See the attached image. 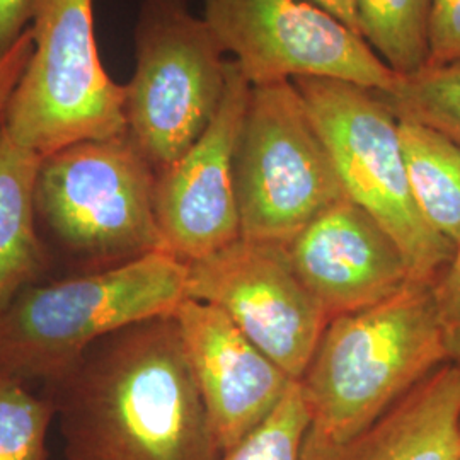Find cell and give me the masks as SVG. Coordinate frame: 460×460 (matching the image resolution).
Returning a JSON list of instances; mask_svg holds the SVG:
<instances>
[{
    "label": "cell",
    "mask_w": 460,
    "mask_h": 460,
    "mask_svg": "<svg viewBox=\"0 0 460 460\" xmlns=\"http://www.w3.org/2000/svg\"><path fill=\"white\" fill-rule=\"evenodd\" d=\"M186 358L226 454L296 384L215 305L186 298L174 313Z\"/></svg>",
    "instance_id": "obj_13"
},
{
    "label": "cell",
    "mask_w": 460,
    "mask_h": 460,
    "mask_svg": "<svg viewBox=\"0 0 460 460\" xmlns=\"http://www.w3.org/2000/svg\"><path fill=\"white\" fill-rule=\"evenodd\" d=\"M34 38L31 26L22 33L16 45L0 58V123L9 104V99L16 91L30 58L33 55Z\"/></svg>",
    "instance_id": "obj_23"
},
{
    "label": "cell",
    "mask_w": 460,
    "mask_h": 460,
    "mask_svg": "<svg viewBox=\"0 0 460 460\" xmlns=\"http://www.w3.org/2000/svg\"><path fill=\"white\" fill-rule=\"evenodd\" d=\"M49 394L0 370V460H51L49 431L55 420Z\"/></svg>",
    "instance_id": "obj_19"
},
{
    "label": "cell",
    "mask_w": 460,
    "mask_h": 460,
    "mask_svg": "<svg viewBox=\"0 0 460 460\" xmlns=\"http://www.w3.org/2000/svg\"><path fill=\"white\" fill-rule=\"evenodd\" d=\"M323 135L346 198L401 249L412 281L433 285L456 247L416 207L399 119L377 91L334 79H296Z\"/></svg>",
    "instance_id": "obj_6"
},
{
    "label": "cell",
    "mask_w": 460,
    "mask_h": 460,
    "mask_svg": "<svg viewBox=\"0 0 460 460\" xmlns=\"http://www.w3.org/2000/svg\"><path fill=\"white\" fill-rule=\"evenodd\" d=\"M186 0H144L125 84L128 135L159 172L191 147L222 102L229 60Z\"/></svg>",
    "instance_id": "obj_8"
},
{
    "label": "cell",
    "mask_w": 460,
    "mask_h": 460,
    "mask_svg": "<svg viewBox=\"0 0 460 460\" xmlns=\"http://www.w3.org/2000/svg\"><path fill=\"white\" fill-rule=\"evenodd\" d=\"M188 298L220 309L294 382L304 377L329 324L285 246L244 237L188 263Z\"/></svg>",
    "instance_id": "obj_10"
},
{
    "label": "cell",
    "mask_w": 460,
    "mask_h": 460,
    "mask_svg": "<svg viewBox=\"0 0 460 460\" xmlns=\"http://www.w3.org/2000/svg\"><path fill=\"white\" fill-rule=\"evenodd\" d=\"M66 460H222L174 315L119 329L49 385Z\"/></svg>",
    "instance_id": "obj_1"
},
{
    "label": "cell",
    "mask_w": 460,
    "mask_h": 460,
    "mask_svg": "<svg viewBox=\"0 0 460 460\" xmlns=\"http://www.w3.org/2000/svg\"><path fill=\"white\" fill-rule=\"evenodd\" d=\"M457 460H460V427H459V459Z\"/></svg>",
    "instance_id": "obj_26"
},
{
    "label": "cell",
    "mask_w": 460,
    "mask_h": 460,
    "mask_svg": "<svg viewBox=\"0 0 460 460\" xmlns=\"http://www.w3.org/2000/svg\"><path fill=\"white\" fill-rule=\"evenodd\" d=\"M234 169L244 239L285 246L346 198L328 146L294 81L252 85Z\"/></svg>",
    "instance_id": "obj_7"
},
{
    "label": "cell",
    "mask_w": 460,
    "mask_h": 460,
    "mask_svg": "<svg viewBox=\"0 0 460 460\" xmlns=\"http://www.w3.org/2000/svg\"><path fill=\"white\" fill-rule=\"evenodd\" d=\"M188 298V263L155 251L72 279L33 283L0 315V370L47 387L99 340L155 317Z\"/></svg>",
    "instance_id": "obj_3"
},
{
    "label": "cell",
    "mask_w": 460,
    "mask_h": 460,
    "mask_svg": "<svg viewBox=\"0 0 460 460\" xmlns=\"http://www.w3.org/2000/svg\"><path fill=\"white\" fill-rule=\"evenodd\" d=\"M285 251L329 321L377 305L412 281L394 239L348 198L317 215Z\"/></svg>",
    "instance_id": "obj_12"
},
{
    "label": "cell",
    "mask_w": 460,
    "mask_h": 460,
    "mask_svg": "<svg viewBox=\"0 0 460 460\" xmlns=\"http://www.w3.org/2000/svg\"><path fill=\"white\" fill-rule=\"evenodd\" d=\"M201 4V17L251 85L334 79L385 93L397 77L360 34L311 0Z\"/></svg>",
    "instance_id": "obj_9"
},
{
    "label": "cell",
    "mask_w": 460,
    "mask_h": 460,
    "mask_svg": "<svg viewBox=\"0 0 460 460\" xmlns=\"http://www.w3.org/2000/svg\"><path fill=\"white\" fill-rule=\"evenodd\" d=\"M433 298L442 331L447 363L460 368V246L433 283Z\"/></svg>",
    "instance_id": "obj_21"
},
{
    "label": "cell",
    "mask_w": 460,
    "mask_h": 460,
    "mask_svg": "<svg viewBox=\"0 0 460 460\" xmlns=\"http://www.w3.org/2000/svg\"><path fill=\"white\" fill-rule=\"evenodd\" d=\"M309 425V410L296 382L270 416L229 448L222 460H302Z\"/></svg>",
    "instance_id": "obj_20"
},
{
    "label": "cell",
    "mask_w": 460,
    "mask_h": 460,
    "mask_svg": "<svg viewBox=\"0 0 460 460\" xmlns=\"http://www.w3.org/2000/svg\"><path fill=\"white\" fill-rule=\"evenodd\" d=\"M315 5L328 11L331 16L340 19L349 30L358 33V14L357 0H311ZM360 34V33H358Z\"/></svg>",
    "instance_id": "obj_25"
},
{
    "label": "cell",
    "mask_w": 460,
    "mask_h": 460,
    "mask_svg": "<svg viewBox=\"0 0 460 460\" xmlns=\"http://www.w3.org/2000/svg\"><path fill=\"white\" fill-rule=\"evenodd\" d=\"M40 164L0 127V315L47 264L34 199Z\"/></svg>",
    "instance_id": "obj_15"
},
{
    "label": "cell",
    "mask_w": 460,
    "mask_h": 460,
    "mask_svg": "<svg viewBox=\"0 0 460 460\" xmlns=\"http://www.w3.org/2000/svg\"><path fill=\"white\" fill-rule=\"evenodd\" d=\"M380 96L397 119L425 125L460 146V66H427L397 75Z\"/></svg>",
    "instance_id": "obj_18"
},
{
    "label": "cell",
    "mask_w": 460,
    "mask_h": 460,
    "mask_svg": "<svg viewBox=\"0 0 460 460\" xmlns=\"http://www.w3.org/2000/svg\"><path fill=\"white\" fill-rule=\"evenodd\" d=\"M460 368L444 363L343 444L304 442L302 460L459 459Z\"/></svg>",
    "instance_id": "obj_14"
},
{
    "label": "cell",
    "mask_w": 460,
    "mask_h": 460,
    "mask_svg": "<svg viewBox=\"0 0 460 460\" xmlns=\"http://www.w3.org/2000/svg\"><path fill=\"white\" fill-rule=\"evenodd\" d=\"M155 176L128 133L62 148L38 169V224L84 273L165 251Z\"/></svg>",
    "instance_id": "obj_4"
},
{
    "label": "cell",
    "mask_w": 460,
    "mask_h": 460,
    "mask_svg": "<svg viewBox=\"0 0 460 460\" xmlns=\"http://www.w3.org/2000/svg\"><path fill=\"white\" fill-rule=\"evenodd\" d=\"M428 66H460V0H431Z\"/></svg>",
    "instance_id": "obj_22"
},
{
    "label": "cell",
    "mask_w": 460,
    "mask_h": 460,
    "mask_svg": "<svg viewBox=\"0 0 460 460\" xmlns=\"http://www.w3.org/2000/svg\"><path fill=\"white\" fill-rule=\"evenodd\" d=\"M399 140L418 210L460 246V146L425 125L399 119Z\"/></svg>",
    "instance_id": "obj_16"
},
{
    "label": "cell",
    "mask_w": 460,
    "mask_h": 460,
    "mask_svg": "<svg viewBox=\"0 0 460 460\" xmlns=\"http://www.w3.org/2000/svg\"><path fill=\"white\" fill-rule=\"evenodd\" d=\"M31 9L33 0H0V58L28 30Z\"/></svg>",
    "instance_id": "obj_24"
},
{
    "label": "cell",
    "mask_w": 460,
    "mask_h": 460,
    "mask_svg": "<svg viewBox=\"0 0 460 460\" xmlns=\"http://www.w3.org/2000/svg\"><path fill=\"white\" fill-rule=\"evenodd\" d=\"M358 33L397 75L428 66L431 0H357Z\"/></svg>",
    "instance_id": "obj_17"
},
{
    "label": "cell",
    "mask_w": 460,
    "mask_h": 460,
    "mask_svg": "<svg viewBox=\"0 0 460 460\" xmlns=\"http://www.w3.org/2000/svg\"><path fill=\"white\" fill-rule=\"evenodd\" d=\"M252 85L229 60L222 102L197 142L155 176V215L164 249L184 263L241 237L235 148Z\"/></svg>",
    "instance_id": "obj_11"
},
{
    "label": "cell",
    "mask_w": 460,
    "mask_h": 460,
    "mask_svg": "<svg viewBox=\"0 0 460 460\" xmlns=\"http://www.w3.org/2000/svg\"><path fill=\"white\" fill-rule=\"evenodd\" d=\"M447 363L433 285L329 321L298 380L311 425L305 440L343 444Z\"/></svg>",
    "instance_id": "obj_2"
},
{
    "label": "cell",
    "mask_w": 460,
    "mask_h": 460,
    "mask_svg": "<svg viewBox=\"0 0 460 460\" xmlns=\"http://www.w3.org/2000/svg\"><path fill=\"white\" fill-rule=\"evenodd\" d=\"M93 2L33 0V55L0 127L41 159L128 133L125 85L99 60Z\"/></svg>",
    "instance_id": "obj_5"
}]
</instances>
